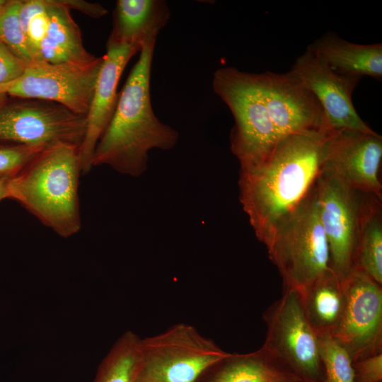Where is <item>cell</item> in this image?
Instances as JSON below:
<instances>
[{"mask_svg":"<svg viewBox=\"0 0 382 382\" xmlns=\"http://www.w3.org/2000/svg\"><path fill=\"white\" fill-rule=\"evenodd\" d=\"M330 131L281 138L262 164L240 170V202L256 237L265 246L315 184L321 170L323 142Z\"/></svg>","mask_w":382,"mask_h":382,"instance_id":"obj_1","label":"cell"},{"mask_svg":"<svg viewBox=\"0 0 382 382\" xmlns=\"http://www.w3.org/2000/svg\"><path fill=\"white\" fill-rule=\"evenodd\" d=\"M156 40L147 41L139 52L118 98L112 117L98 140L91 166H108L132 177L147 169L151 149L170 150L179 133L161 122L154 112L150 77Z\"/></svg>","mask_w":382,"mask_h":382,"instance_id":"obj_2","label":"cell"},{"mask_svg":"<svg viewBox=\"0 0 382 382\" xmlns=\"http://www.w3.org/2000/svg\"><path fill=\"white\" fill-rule=\"evenodd\" d=\"M81 173L79 147L50 145L10 178L8 198L18 202L59 236H72L81 226Z\"/></svg>","mask_w":382,"mask_h":382,"instance_id":"obj_3","label":"cell"},{"mask_svg":"<svg viewBox=\"0 0 382 382\" xmlns=\"http://www.w3.org/2000/svg\"><path fill=\"white\" fill-rule=\"evenodd\" d=\"M277 267L283 289L302 296L330 267L329 248L320 222L315 184L298 206L278 225L266 245Z\"/></svg>","mask_w":382,"mask_h":382,"instance_id":"obj_4","label":"cell"},{"mask_svg":"<svg viewBox=\"0 0 382 382\" xmlns=\"http://www.w3.org/2000/svg\"><path fill=\"white\" fill-rule=\"evenodd\" d=\"M214 92L224 102L234 118L231 150L240 170L254 168L270 155L279 140L256 81L255 74L234 67L217 69Z\"/></svg>","mask_w":382,"mask_h":382,"instance_id":"obj_5","label":"cell"},{"mask_svg":"<svg viewBox=\"0 0 382 382\" xmlns=\"http://www.w3.org/2000/svg\"><path fill=\"white\" fill-rule=\"evenodd\" d=\"M228 354L194 326L177 323L141 339L137 382H197Z\"/></svg>","mask_w":382,"mask_h":382,"instance_id":"obj_6","label":"cell"},{"mask_svg":"<svg viewBox=\"0 0 382 382\" xmlns=\"http://www.w3.org/2000/svg\"><path fill=\"white\" fill-rule=\"evenodd\" d=\"M6 98L0 103V145L50 146L66 144L80 147L86 116L50 101Z\"/></svg>","mask_w":382,"mask_h":382,"instance_id":"obj_7","label":"cell"},{"mask_svg":"<svg viewBox=\"0 0 382 382\" xmlns=\"http://www.w3.org/2000/svg\"><path fill=\"white\" fill-rule=\"evenodd\" d=\"M264 344L277 352L301 382H325L318 338L306 316L301 296L283 289L281 297L263 313Z\"/></svg>","mask_w":382,"mask_h":382,"instance_id":"obj_8","label":"cell"},{"mask_svg":"<svg viewBox=\"0 0 382 382\" xmlns=\"http://www.w3.org/2000/svg\"><path fill=\"white\" fill-rule=\"evenodd\" d=\"M103 57L86 64L34 62L18 79L0 86V96L36 99L88 114Z\"/></svg>","mask_w":382,"mask_h":382,"instance_id":"obj_9","label":"cell"},{"mask_svg":"<svg viewBox=\"0 0 382 382\" xmlns=\"http://www.w3.org/2000/svg\"><path fill=\"white\" fill-rule=\"evenodd\" d=\"M315 191L330 253V267L344 281L354 267L364 195L320 170Z\"/></svg>","mask_w":382,"mask_h":382,"instance_id":"obj_10","label":"cell"},{"mask_svg":"<svg viewBox=\"0 0 382 382\" xmlns=\"http://www.w3.org/2000/svg\"><path fill=\"white\" fill-rule=\"evenodd\" d=\"M346 299L331 336L354 362L382 353V286L353 267L344 280Z\"/></svg>","mask_w":382,"mask_h":382,"instance_id":"obj_11","label":"cell"},{"mask_svg":"<svg viewBox=\"0 0 382 382\" xmlns=\"http://www.w3.org/2000/svg\"><path fill=\"white\" fill-rule=\"evenodd\" d=\"M381 160L382 137L376 132L331 130L323 142L320 170L357 191L381 199Z\"/></svg>","mask_w":382,"mask_h":382,"instance_id":"obj_12","label":"cell"},{"mask_svg":"<svg viewBox=\"0 0 382 382\" xmlns=\"http://www.w3.org/2000/svg\"><path fill=\"white\" fill-rule=\"evenodd\" d=\"M255 79L279 139L309 131H330L320 103L292 71L255 74Z\"/></svg>","mask_w":382,"mask_h":382,"instance_id":"obj_13","label":"cell"},{"mask_svg":"<svg viewBox=\"0 0 382 382\" xmlns=\"http://www.w3.org/2000/svg\"><path fill=\"white\" fill-rule=\"evenodd\" d=\"M291 71L316 96L330 130L375 132L359 117L352 103V95L360 78L335 72L308 49L296 59Z\"/></svg>","mask_w":382,"mask_h":382,"instance_id":"obj_14","label":"cell"},{"mask_svg":"<svg viewBox=\"0 0 382 382\" xmlns=\"http://www.w3.org/2000/svg\"><path fill=\"white\" fill-rule=\"evenodd\" d=\"M139 50L108 40L106 53L98 76L90 108L86 115V133L79 147L82 173L92 168L91 160L96 144L115 112L120 76L129 59Z\"/></svg>","mask_w":382,"mask_h":382,"instance_id":"obj_15","label":"cell"},{"mask_svg":"<svg viewBox=\"0 0 382 382\" xmlns=\"http://www.w3.org/2000/svg\"><path fill=\"white\" fill-rule=\"evenodd\" d=\"M197 382L301 381L288 364L263 344L250 353H229L207 371Z\"/></svg>","mask_w":382,"mask_h":382,"instance_id":"obj_16","label":"cell"},{"mask_svg":"<svg viewBox=\"0 0 382 382\" xmlns=\"http://www.w3.org/2000/svg\"><path fill=\"white\" fill-rule=\"evenodd\" d=\"M170 11L163 0H118L113 14V28L108 40L141 50L156 40L166 25Z\"/></svg>","mask_w":382,"mask_h":382,"instance_id":"obj_17","label":"cell"},{"mask_svg":"<svg viewBox=\"0 0 382 382\" xmlns=\"http://www.w3.org/2000/svg\"><path fill=\"white\" fill-rule=\"evenodd\" d=\"M335 72L360 78H382V44L359 45L327 35L308 48Z\"/></svg>","mask_w":382,"mask_h":382,"instance_id":"obj_18","label":"cell"},{"mask_svg":"<svg viewBox=\"0 0 382 382\" xmlns=\"http://www.w3.org/2000/svg\"><path fill=\"white\" fill-rule=\"evenodd\" d=\"M49 26L42 40L41 62L50 64H86L97 57L85 48L81 30L70 14V9L59 0H46Z\"/></svg>","mask_w":382,"mask_h":382,"instance_id":"obj_19","label":"cell"},{"mask_svg":"<svg viewBox=\"0 0 382 382\" xmlns=\"http://www.w3.org/2000/svg\"><path fill=\"white\" fill-rule=\"evenodd\" d=\"M301 299L307 320L316 335H331L345 307L344 281L329 269L314 282Z\"/></svg>","mask_w":382,"mask_h":382,"instance_id":"obj_20","label":"cell"},{"mask_svg":"<svg viewBox=\"0 0 382 382\" xmlns=\"http://www.w3.org/2000/svg\"><path fill=\"white\" fill-rule=\"evenodd\" d=\"M381 199L364 195L354 267L382 286V216Z\"/></svg>","mask_w":382,"mask_h":382,"instance_id":"obj_21","label":"cell"},{"mask_svg":"<svg viewBox=\"0 0 382 382\" xmlns=\"http://www.w3.org/2000/svg\"><path fill=\"white\" fill-rule=\"evenodd\" d=\"M140 363L141 338L127 331L101 361L93 382H137Z\"/></svg>","mask_w":382,"mask_h":382,"instance_id":"obj_22","label":"cell"},{"mask_svg":"<svg viewBox=\"0 0 382 382\" xmlns=\"http://www.w3.org/2000/svg\"><path fill=\"white\" fill-rule=\"evenodd\" d=\"M20 21L35 62H40V49L49 26L46 0H21Z\"/></svg>","mask_w":382,"mask_h":382,"instance_id":"obj_23","label":"cell"},{"mask_svg":"<svg viewBox=\"0 0 382 382\" xmlns=\"http://www.w3.org/2000/svg\"><path fill=\"white\" fill-rule=\"evenodd\" d=\"M21 0H8L0 11V42L28 65L35 62L19 17Z\"/></svg>","mask_w":382,"mask_h":382,"instance_id":"obj_24","label":"cell"},{"mask_svg":"<svg viewBox=\"0 0 382 382\" xmlns=\"http://www.w3.org/2000/svg\"><path fill=\"white\" fill-rule=\"evenodd\" d=\"M317 338L325 382H353L352 361L347 351L330 334Z\"/></svg>","mask_w":382,"mask_h":382,"instance_id":"obj_25","label":"cell"},{"mask_svg":"<svg viewBox=\"0 0 382 382\" xmlns=\"http://www.w3.org/2000/svg\"><path fill=\"white\" fill-rule=\"evenodd\" d=\"M49 146L0 145V175L12 177Z\"/></svg>","mask_w":382,"mask_h":382,"instance_id":"obj_26","label":"cell"},{"mask_svg":"<svg viewBox=\"0 0 382 382\" xmlns=\"http://www.w3.org/2000/svg\"><path fill=\"white\" fill-rule=\"evenodd\" d=\"M28 66L5 45L0 42V86L20 78L25 73Z\"/></svg>","mask_w":382,"mask_h":382,"instance_id":"obj_27","label":"cell"},{"mask_svg":"<svg viewBox=\"0 0 382 382\" xmlns=\"http://www.w3.org/2000/svg\"><path fill=\"white\" fill-rule=\"evenodd\" d=\"M353 382L382 381V353L352 362Z\"/></svg>","mask_w":382,"mask_h":382,"instance_id":"obj_28","label":"cell"},{"mask_svg":"<svg viewBox=\"0 0 382 382\" xmlns=\"http://www.w3.org/2000/svg\"><path fill=\"white\" fill-rule=\"evenodd\" d=\"M69 9L78 10L83 13L98 18L107 14L108 11L99 4L90 3L83 0H59Z\"/></svg>","mask_w":382,"mask_h":382,"instance_id":"obj_29","label":"cell"},{"mask_svg":"<svg viewBox=\"0 0 382 382\" xmlns=\"http://www.w3.org/2000/svg\"><path fill=\"white\" fill-rule=\"evenodd\" d=\"M11 178L0 175V201L8 198V184Z\"/></svg>","mask_w":382,"mask_h":382,"instance_id":"obj_30","label":"cell"},{"mask_svg":"<svg viewBox=\"0 0 382 382\" xmlns=\"http://www.w3.org/2000/svg\"><path fill=\"white\" fill-rule=\"evenodd\" d=\"M8 0H0V11L3 8V7L6 5Z\"/></svg>","mask_w":382,"mask_h":382,"instance_id":"obj_31","label":"cell"},{"mask_svg":"<svg viewBox=\"0 0 382 382\" xmlns=\"http://www.w3.org/2000/svg\"><path fill=\"white\" fill-rule=\"evenodd\" d=\"M6 96H0V103L6 98Z\"/></svg>","mask_w":382,"mask_h":382,"instance_id":"obj_32","label":"cell"},{"mask_svg":"<svg viewBox=\"0 0 382 382\" xmlns=\"http://www.w3.org/2000/svg\"><path fill=\"white\" fill-rule=\"evenodd\" d=\"M381 382H382V381H381Z\"/></svg>","mask_w":382,"mask_h":382,"instance_id":"obj_33","label":"cell"}]
</instances>
